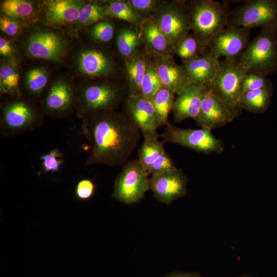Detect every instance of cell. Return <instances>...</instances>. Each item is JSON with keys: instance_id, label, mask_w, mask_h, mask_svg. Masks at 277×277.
<instances>
[{"instance_id": "obj_18", "label": "cell", "mask_w": 277, "mask_h": 277, "mask_svg": "<svg viewBox=\"0 0 277 277\" xmlns=\"http://www.w3.org/2000/svg\"><path fill=\"white\" fill-rule=\"evenodd\" d=\"M235 118L214 88L210 85L205 94L197 117L194 120L201 128L212 130L223 127Z\"/></svg>"}, {"instance_id": "obj_30", "label": "cell", "mask_w": 277, "mask_h": 277, "mask_svg": "<svg viewBox=\"0 0 277 277\" xmlns=\"http://www.w3.org/2000/svg\"><path fill=\"white\" fill-rule=\"evenodd\" d=\"M106 2L111 18L125 21L139 29L145 20L136 12L128 0H111Z\"/></svg>"}, {"instance_id": "obj_23", "label": "cell", "mask_w": 277, "mask_h": 277, "mask_svg": "<svg viewBox=\"0 0 277 277\" xmlns=\"http://www.w3.org/2000/svg\"><path fill=\"white\" fill-rule=\"evenodd\" d=\"M47 68L36 65L26 70L21 85L23 95L39 101L51 80Z\"/></svg>"}, {"instance_id": "obj_22", "label": "cell", "mask_w": 277, "mask_h": 277, "mask_svg": "<svg viewBox=\"0 0 277 277\" xmlns=\"http://www.w3.org/2000/svg\"><path fill=\"white\" fill-rule=\"evenodd\" d=\"M39 1L5 0L1 2V15L19 23L24 28L38 22Z\"/></svg>"}, {"instance_id": "obj_14", "label": "cell", "mask_w": 277, "mask_h": 277, "mask_svg": "<svg viewBox=\"0 0 277 277\" xmlns=\"http://www.w3.org/2000/svg\"><path fill=\"white\" fill-rule=\"evenodd\" d=\"M250 29L226 26L216 33L206 46L215 57L238 62L250 41Z\"/></svg>"}, {"instance_id": "obj_2", "label": "cell", "mask_w": 277, "mask_h": 277, "mask_svg": "<svg viewBox=\"0 0 277 277\" xmlns=\"http://www.w3.org/2000/svg\"><path fill=\"white\" fill-rule=\"evenodd\" d=\"M16 38L17 52L26 59L47 66L69 62L73 42L68 34L61 30L38 22L25 28Z\"/></svg>"}, {"instance_id": "obj_26", "label": "cell", "mask_w": 277, "mask_h": 277, "mask_svg": "<svg viewBox=\"0 0 277 277\" xmlns=\"http://www.w3.org/2000/svg\"><path fill=\"white\" fill-rule=\"evenodd\" d=\"M148 52L138 51L136 54L124 59L128 82V96L142 95L141 85L145 74Z\"/></svg>"}, {"instance_id": "obj_8", "label": "cell", "mask_w": 277, "mask_h": 277, "mask_svg": "<svg viewBox=\"0 0 277 277\" xmlns=\"http://www.w3.org/2000/svg\"><path fill=\"white\" fill-rule=\"evenodd\" d=\"M72 75L60 74L51 81L38 102L45 116L61 118L75 113L78 88Z\"/></svg>"}, {"instance_id": "obj_24", "label": "cell", "mask_w": 277, "mask_h": 277, "mask_svg": "<svg viewBox=\"0 0 277 277\" xmlns=\"http://www.w3.org/2000/svg\"><path fill=\"white\" fill-rule=\"evenodd\" d=\"M140 31L148 52L172 54L174 47L173 44L151 19L145 20Z\"/></svg>"}, {"instance_id": "obj_10", "label": "cell", "mask_w": 277, "mask_h": 277, "mask_svg": "<svg viewBox=\"0 0 277 277\" xmlns=\"http://www.w3.org/2000/svg\"><path fill=\"white\" fill-rule=\"evenodd\" d=\"M226 26L277 29V0H249L230 10Z\"/></svg>"}, {"instance_id": "obj_36", "label": "cell", "mask_w": 277, "mask_h": 277, "mask_svg": "<svg viewBox=\"0 0 277 277\" xmlns=\"http://www.w3.org/2000/svg\"><path fill=\"white\" fill-rule=\"evenodd\" d=\"M271 83L267 76L255 73H247L241 84L242 94L245 92L262 88Z\"/></svg>"}, {"instance_id": "obj_19", "label": "cell", "mask_w": 277, "mask_h": 277, "mask_svg": "<svg viewBox=\"0 0 277 277\" xmlns=\"http://www.w3.org/2000/svg\"><path fill=\"white\" fill-rule=\"evenodd\" d=\"M148 52L162 85L171 89L175 94H180L189 83L182 66L176 63L173 54Z\"/></svg>"}, {"instance_id": "obj_39", "label": "cell", "mask_w": 277, "mask_h": 277, "mask_svg": "<svg viewBox=\"0 0 277 277\" xmlns=\"http://www.w3.org/2000/svg\"><path fill=\"white\" fill-rule=\"evenodd\" d=\"M0 28L1 31L8 36L16 37L25 29L19 23L3 15L0 17Z\"/></svg>"}, {"instance_id": "obj_44", "label": "cell", "mask_w": 277, "mask_h": 277, "mask_svg": "<svg viewBox=\"0 0 277 277\" xmlns=\"http://www.w3.org/2000/svg\"><path fill=\"white\" fill-rule=\"evenodd\" d=\"M236 277H256V276L252 275H250V274H243V275H239Z\"/></svg>"}, {"instance_id": "obj_20", "label": "cell", "mask_w": 277, "mask_h": 277, "mask_svg": "<svg viewBox=\"0 0 277 277\" xmlns=\"http://www.w3.org/2000/svg\"><path fill=\"white\" fill-rule=\"evenodd\" d=\"M210 85L188 83L175 98L172 111L175 123L191 118L195 119L200 111L203 100Z\"/></svg>"}, {"instance_id": "obj_6", "label": "cell", "mask_w": 277, "mask_h": 277, "mask_svg": "<svg viewBox=\"0 0 277 277\" xmlns=\"http://www.w3.org/2000/svg\"><path fill=\"white\" fill-rule=\"evenodd\" d=\"M238 63L246 73L267 76L275 73L277 71V29L262 28L259 34L250 41Z\"/></svg>"}, {"instance_id": "obj_3", "label": "cell", "mask_w": 277, "mask_h": 277, "mask_svg": "<svg viewBox=\"0 0 277 277\" xmlns=\"http://www.w3.org/2000/svg\"><path fill=\"white\" fill-rule=\"evenodd\" d=\"M98 44L92 40L73 42L69 64L73 77L78 82L105 80L116 73L112 54Z\"/></svg>"}, {"instance_id": "obj_34", "label": "cell", "mask_w": 277, "mask_h": 277, "mask_svg": "<svg viewBox=\"0 0 277 277\" xmlns=\"http://www.w3.org/2000/svg\"><path fill=\"white\" fill-rule=\"evenodd\" d=\"M162 86L161 80L148 52L146 71L141 85L142 95L150 101Z\"/></svg>"}, {"instance_id": "obj_1", "label": "cell", "mask_w": 277, "mask_h": 277, "mask_svg": "<svg viewBox=\"0 0 277 277\" xmlns=\"http://www.w3.org/2000/svg\"><path fill=\"white\" fill-rule=\"evenodd\" d=\"M84 133L90 141L87 166L125 164L137 146L141 131L124 112L108 110L83 119Z\"/></svg>"}, {"instance_id": "obj_35", "label": "cell", "mask_w": 277, "mask_h": 277, "mask_svg": "<svg viewBox=\"0 0 277 277\" xmlns=\"http://www.w3.org/2000/svg\"><path fill=\"white\" fill-rule=\"evenodd\" d=\"M85 30L91 40L98 43H106L113 38L114 25L110 20L101 21Z\"/></svg>"}, {"instance_id": "obj_28", "label": "cell", "mask_w": 277, "mask_h": 277, "mask_svg": "<svg viewBox=\"0 0 277 277\" xmlns=\"http://www.w3.org/2000/svg\"><path fill=\"white\" fill-rule=\"evenodd\" d=\"M22 77L17 64L2 60L0 66V92L11 96H22Z\"/></svg>"}, {"instance_id": "obj_21", "label": "cell", "mask_w": 277, "mask_h": 277, "mask_svg": "<svg viewBox=\"0 0 277 277\" xmlns=\"http://www.w3.org/2000/svg\"><path fill=\"white\" fill-rule=\"evenodd\" d=\"M220 60L205 47L197 56L182 65L190 83L211 85L219 67Z\"/></svg>"}, {"instance_id": "obj_27", "label": "cell", "mask_w": 277, "mask_h": 277, "mask_svg": "<svg viewBox=\"0 0 277 277\" xmlns=\"http://www.w3.org/2000/svg\"><path fill=\"white\" fill-rule=\"evenodd\" d=\"M273 92L272 83L262 88L245 92L241 96V107L251 113H263L271 103Z\"/></svg>"}, {"instance_id": "obj_4", "label": "cell", "mask_w": 277, "mask_h": 277, "mask_svg": "<svg viewBox=\"0 0 277 277\" xmlns=\"http://www.w3.org/2000/svg\"><path fill=\"white\" fill-rule=\"evenodd\" d=\"M9 96L1 104L2 136H17L34 131L42 125L45 115L37 101L23 95Z\"/></svg>"}, {"instance_id": "obj_29", "label": "cell", "mask_w": 277, "mask_h": 277, "mask_svg": "<svg viewBox=\"0 0 277 277\" xmlns=\"http://www.w3.org/2000/svg\"><path fill=\"white\" fill-rule=\"evenodd\" d=\"M142 43L140 29L133 26L122 28L118 33L116 43L119 53L125 59L136 54Z\"/></svg>"}, {"instance_id": "obj_40", "label": "cell", "mask_w": 277, "mask_h": 277, "mask_svg": "<svg viewBox=\"0 0 277 277\" xmlns=\"http://www.w3.org/2000/svg\"><path fill=\"white\" fill-rule=\"evenodd\" d=\"M95 185L92 180L83 179L76 184L75 195L81 201H87L91 199L95 192Z\"/></svg>"}, {"instance_id": "obj_33", "label": "cell", "mask_w": 277, "mask_h": 277, "mask_svg": "<svg viewBox=\"0 0 277 277\" xmlns=\"http://www.w3.org/2000/svg\"><path fill=\"white\" fill-rule=\"evenodd\" d=\"M205 47L192 33L186 35L174 47L172 54H176L183 63L201 54Z\"/></svg>"}, {"instance_id": "obj_12", "label": "cell", "mask_w": 277, "mask_h": 277, "mask_svg": "<svg viewBox=\"0 0 277 277\" xmlns=\"http://www.w3.org/2000/svg\"><path fill=\"white\" fill-rule=\"evenodd\" d=\"M160 134L164 143L180 145L193 151L205 154L221 153L224 149V142L214 136L210 129H184L174 126L169 122Z\"/></svg>"}, {"instance_id": "obj_17", "label": "cell", "mask_w": 277, "mask_h": 277, "mask_svg": "<svg viewBox=\"0 0 277 277\" xmlns=\"http://www.w3.org/2000/svg\"><path fill=\"white\" fill-rule=\"evenodd\" d=\"M124 112L137 126L144 138H159L158 128L162 126L151 102L141 96H128Z\"/></svg>"}, {"instance_id": "obj_32", "label": "cell", "mask_w": 277, "mask_h": 277, "mask_svg": "<svg viewBox=\"0 0 277 277\" xmlns=\"http://www.w3.org/2000/svg\"><path fill=\"white\" fill-rule=\"evenodd\" d=\"M159 138H144V142L138 152V160L146 172L153 163L165 151L164 143Z\"/></svg>"}, {"instance_id": "obj_25", "label": "cell", "mask_w": 277, "mask_h": 277, "mask_svg": "<svg viewBox=\"0 0 277 277\" xmlns=\"http://www.w3.org/2000/svg\"><path fill=\"white\" fill-rule=\"evenodd\" d=\"M106 1H87L70 32L76 34L101 21L110 20Z\"/></svg>"}, {"instance_id": "obj_9", "label": "cell", "mask_w": 277, "mask_h": 277, "mask_svg": "<svg viewBox=\"0 0 277 277\" xmlns=\"http://www.w3.org/2000/svg\"><path fill=\"white\" fill-rule=\"evenodd\" d=\"M186 2L162 1L150 18L174 47L191 30Z\"/></svg>"}, {"instance_id": "obj_37", "label": "cell", "mask_w": 277, "mask_h": 277, "mask_svg": "<svg viewBox=\"0 0 277 277\" xmlns=\"http://www.w3.org/2000/svg\"><path fill=\"white\" fill-rule=\"evenodd\" d=\"M128 1L136 12L145 19L151 18L162 2L159 0Z\"/></svg>"}, {"instance_id": "obj_16", "label": "cell", "mask_w": 277, "mask_h": 277, "mask_svg": "<svg viewBox=\"0 0 277 277\" xmlns=\"http://www.w3.org/2000/svg\"><path fill=\"white\" fill-rule=\"evenodd\" d=\"M188 182L182 169L176 167L152 174L149 179V190L158 201L169 205L186 195Z\"/></svg>"}, {"instance_id": "obj_41", "label": "cell", "mask_w": 277, "mask_h": 277, "mask_svg": "<svg viewBox=\"0 0 277 277\" xmlns=\"http://www.w3.org/2000/svg\"><path fill=\"white\" fill-rule=\"evenodd\" d=\"M175 163L170 156L165 151L151 165L147 173L152 175L176 168Z\"/></svg>"}, {"instance_id": "obj_31", "label": "cell", "mask_w": 277, "mask_h": 277, "mask_svg": "<svg viewBox=\"0 0 277 277\" xmlns=\"http://www.w3.org/2000/svg\"><path fill=\"white\" fill-rule=\"evenodd\" d=\"M175 93L162 85L150 101L152 104L162 126L168 123L169 113L172 111L175 100Z\"/></svg>"}, {"instance_id": "obj_11", "label": "cell", "mask_w": 277, "mask_h": 277, "mask_svg": "<svg viewBox=\"0 0 277 277\" xmlns=\"http://www.w3.org/2000/svg\"><path fill=\"white\" fill-rule=\"evenodd\" d=\"M246 73L238 62L224 58L220 60L219 69L211 85L235 118L242 111L240 106L241 84Z\"/></svg>"}, {"instance_id": "obj_43", "label": "cell", "mask_w": 277, "mask_h": 277, "mask_svg": "<svg viewBox=\"0 0 277 277\" xmlns=\"http://www.w3.org/2000/svg\"><path fill=\"white\" fill-rule=\"evenodd\" d=\"M165 277H203L198 272H181L173 271L168 274Z\"/></svg>"}, {"instance_id": "obj_7", "label": "cell", "mask_w": 277, "mask_h": 277, "mask_svg": "<svg viewBox=\"0 0 277 277\" xmlns=\"http://www.w3.org/2000/svg\"><path fill=\"white\" fill-rule=\"evenodd\" d=\"M187 5L192 33L206 46L216 33L226 27L228 5L213 0H194L187 1Z\"/></svg>"}, {"instance_id": "obj_15", "label": "cell", "mask_w": 277, "mask_h": 277, "mask_svg": "<svg viewBox=\"0 0 277 277\" xmlns=\"http://www.w3.org/2000/svg\"><path fill=\"white\" fill-rule=\"evenodd\" d=\"M87 1H39L38 22L44 25L70 32Z\"/></svg>"}, {"instance_id": "obj_42", "label": "cell", "mask_w": 277, "mask_h": 277, "mask_svg": "<svg viewBox=\"0 0 277 277\" xmlns=\"http://www.w3.org/2000/svg\"><path fill=\"white\" fill-rule=\"evenodd\" d=\"M18 53L15 47L6 37H0V54L3 60L10 61L16 64H18Z\"/></svg>"}, {"instance_id": "obj_13", "label": "cell", "mask_w": 277, "mask_h": 277, "mask_svg": "<svg viewBox=\"0 0 277 277\" xmlns=\"http://www.w3.org/2000/svg\"><path fill=\"white\" fill-rule=\"evenodd\" d=\"M148 176L138 159L128 161L115 180L113 197L126 204L140 202L149 190Z\"/></svg>"}, {"instance_id": "obj_5", "label": "cell", "mask_w": 277, "mask_h": 277, "mask_svg": "<svg viewBox=\"0 0 277 277\" xmlns=\"http://www.w3.org/2000/svg\"><path fill=\"white\" fill-rule=\"evenodd\" d=\"M103 80L78 82L76 114L82 119L99 112L117 110L128 96L121 85Z\"/></svg>"}, {"instance_id": "obj_38", "label": "cell", "mask_w": 277, "mask_h": 277, "mask_svg": "<svg viewBox=\"0 0 277 277\" xmlns=\"http://www.w3.org/2000/svg\"><path fill=\"white\" fill-rule=\"evenodd\" d=\"M63 153L57 149L51 150L41 157L43 170L46 172L58 171L63 160Z\"/></svg>"}]
</instances>
